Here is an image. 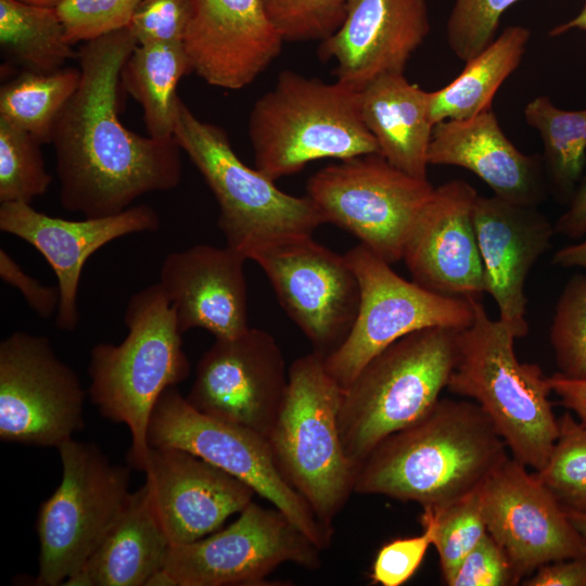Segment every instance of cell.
Wrapping results in <instances>:
<instances>
[{
  "instance_id": "cell-2",
  "label": "cell",
  "mask_w": 586,
  "mask_h": 586,
  "mask_svg": "<svg viewBox=\"0 0 586 586\" xmlns=\"http://www.w3.org/2000/svg\"><path fill=\"white\" fill-rule=\"evenodd\" d=\"M507 451L476 403L441 397L424 417L367 456L357 468L354 492L441 511L479 489Z\"/></svg>"
},
{
  "instance_id": "cell-24",
  "label": "cell",
  "mask_w": 586,
  "mask_h": 586,
  "mask_svg": "<svg viewBox=\"0 0 586 586\" xmlns=\"http://www.w3.org/2000/svg\"><path fill=\"white\" fill-rule=\"evenodd\" d=\"M246 258L226 245L198 244L168 254L158 284L181 333L205 329L215 339L233 337L247 324Z\"/></svg>"
},
{
  "instance_id": "cell-33",
  "label": "cell",
  "mask_w": 586,
  "mask_h": 586,
  "mask_svg": "<svg viewBox=\"0 0 586 586\" xmlns=\"http://www.w3.org/2000/svg\"><path fill=\"white\" fill-rule=\"evenodd\" d=\"M41 143L29 132L0 116V203L31 201L52 182Z\"/></svg>"
},
{
  "instance_id": "cell-22",
  "label": "cell",
  "mask_w": 586,
  "mask_h": 586,
  "mask_svg": "<svg viewBox=\"0 0 586 586\" xmlns=\"http://www.w3.org/2000/svg\"><path fill=\"white\" fill-rule=\"evenodd\" d=\"M473 221L483 265L484 293L496 302L498 319L517 339L524 337L528 332L525 282L533 266L550 247L555 227L536 206L497 195H477Z\"/></svg>"
},
{
  "instance_id": "cell-31",
  "label": "cell",
  "mask_w": 586,
  "mask_h": 586,
  "mask_svg": "<svg viewBox=\"0 0 586 586\" xmlns=\"http://www.w3.org/2000/svg\"><path fill=\"white\" fill-rule=\"evenodd\" d=\"M81 73L62 67L51 73L23 69L0 89V116L29 132L41 144L51 143L54 126L76 92Z\"/></svg>"
},
{
  "instance_id": "cell-42",
  "label": "cell",
  "mask_w": 586,
  "mask_h": 586,
  "mask_svg": "<svg viewBox=\"0 0 586 586\" xmlns=\"http://www.w3.org/2000/svg\"><path fill=\"white\" fill-rule=\"evenodd\" d=\"M513 568L497 542L486 536L466 556L448 586H512Z\"/></svg>"
},
{
  "instance_id": "cell-45",
  "label": "cell",
  "mask_w": 586,
  "mask_h": 586,
  "mask_svg": "<svg viewBox=\"0 0 586 586\" xmlns=\"http://www.w3.org/2000/svg\"><path fill=\"white\" fill-rule=\"evenodd\" d=\"M553 227L556 233L573 240L586 235V176L578 182L569 207Z\"/></svg>"
},
{
  "instance_id": "cell-13",
  "label": "cell",
  "mask_w": 586,
  "mask_h": 586,
  "mask_svg": "<svg viewBox=\"0 0 586 586\" xmlns=\"http://www.w3.org/2000/svg\"><path fill=\"white\" fill-rule=\"evenodd\" d=\"M88 392L50 340L15 331L0 343V440L58 448L85 426Z\"/></svg>"
},
{
  "instance_id": "cell-39",
  "label": "cell",
  "mask_w": 586,
  "mask_h": 586,
  "mask_svg": "<svg viewBox=\"0 0 586 586\" xmlns=\"http://www.w3.org/2000/svg\"><path fill=\"white\" fill-rule=\"evenodd\" d=\"M141 0H62L55 5L73 46L127 27Z\"/></svg>"
},
{
  "instance_id": "cell-9",
  "label": "cell",
  "mask_w": 586,
  "mask_h": 586,
  "mask_svg": "<svg viewBox=\"0 0 586 586\" xmlns=\"http://www.w3.org/2000/svg\"><path fill=\"white\" fill-rule=\"evenodd\" d=\"M62 480L38 510L39 586L63 585L79 572L130 495V468L112 463L92 442H63Z\"/></svg>"
},
{
  "instance_id": "cell-19",
  "label": "cell",
  "mask_w": 586,
  "mask_h": 586,
  "mask_svg": "<svg viewBox=\"0 0 586 586\" xmlns=\"http://www.w3.org/2000/svg\"><path fill=\"white\" fill-rule=\"evenodd\" d=\"M142 471L153 511L170 546L216 532L256 494L243 481L181 448L150 447Z\"/></svg>"
},
{
  "instance_id": "cell-23",
  "label": "cell",
  "mask_w": 586,
  "mask_h": 586,
  "mask_svg": "<svg viewBox=\"0 0 586 586\" xmlns=\"http://www.w3.org/2000/svg\"><path fill=\"white\" fill-rule=\"evenodd\" d=\"M430 33L425 0H351L340 28L319 44L336 80L360 91L385 74H404Z\"/></svg>"
},
{
  "instance_id": "cell-44",
  "label": "cell",
  "mask_w": 586,
  "mask_h": 586,
  "mask_svg": "<svg viewBox=\"0 0 586 586\" xmlns=\"http://www.w3.org/2000/svg\"><path fill=\"white\" fill-rule=\"evenodd\" d=\"M524 586H586V555L561 559L538 568L521 583Z\"/></svg>"
},
{
  "instance_id": "cell-48",
  "label": "cell",
  "mask_w": 586,
  "mask_h": 586,
  "mask_svg": "<svg viewBox=\"0 0 586 586\" xmlns=\"http://www.w3.org/2000/svg\"><path fill=\"white\" fill-rule=\"evenodd\" d=\"M572 29H581V30L586 31V1L583 9L579 11V13L575 17L551 28L549 30V36L555 37V36L563 35Z\"/></svg>"
},
{
  "instance_id": "cell-10",
  "label": "cell",
  "mask_w": 586,
  "mask_h": 586,
  "mask_svg": "<svg viewBox=\"0 0 586 586\" xmlns=\"http://www.w3.org/2000/svg\"><path fill=\"white\" fill-rule=\"evenodd\" d=\"M344 256L359 283V308L344 342L324 357L328 373L342 390L397 340L426 328L461 331L472 323L471 298L444 295L405 280L361 243Z\"/></svg>"
},
{
  "instance_id": "cell-1",
  "label": "cell",
  "mask_w": 586,
  "mask_h": 586,
  "mask_svg": "<svg viewBox=\"0 0 586 586\" xmlns=\"http://www.w3.org/2000/svg\"><path fill=\"white\" fill-rule=\"evenodd\" d=\"M138 46L127 27L84 42L80 82L53 130L60 202L86 218L116 215L146 193L181 181V149L127 129L118 117L124 63Z\"/></svg>"
},
{
  "instance_id": "cell-49",
  "label": "cell",
  "mask_w": 586,
  "mask_h": 586,
  "mask_svg": "<svg viewBox=\"0 0 586 586\" xmlns=\"http://www.w3.org/2000/svg\"><path fill=\"white\" fill-rule=\"evenodd\" d=\"M145 586H177V583L173 575L162 568L148 579Z\"/></svg>"
},
{
  "instance_id": "cell-50",
  "label": "cell",
  "mask_w": 586,
  "mask_h": 586,
  "mask_svg": "<svg viewBox=\"0 0 586 586\" xmlns=\"http://www.w3.org/2000/svg\"><path fill=\"white\" fill-rule=\"evenodd\" d=\"M566 513H568V517H569L571 523L576 528V531L586 540V512L566 510Z\"/></svg>"
},
{
  "instance_id": "cell-11",
  "label": "cell",
  "mask_w": 586,
  "mask_h": 586,
  "mask_svg": "<svg viewBox=\"0 0 586 586\" xmlns=\"http://www.w3.org/2000/svg\"><path fill=\"white\" fill-rule=\"evenodd\" d=\"M148 443L150 447H176L199 456L250 485L320 550L331 544L333 530L320 523L284 480L268 440L199 411L176 386L166 388L158 397L149 421Z\"/></svg>"
},
{
  "instance_id": "cell-15",
  "label": "cell",
  "mask_w": 586,
  "mask_h": 586,
  "mask_svg": "<svg viewBox=\"0 0 586 586\" xmlns=\"http://www.w3.org/2000/svg\"><path fill=\"white\" fill-rule=\"evenodd\" d=\"M252 260L315 352L326 357L344 342L360 302L359 283L345 256L309 235L269 246Z\"/></svg>"
},
{
  "instance_id": "cell-40",
  "label": "cell",
  "mask_w": 586,
  "mask_h": 586,
  "mask_svg": "<svg viewBox=\"0 0 586 586\" xmlns=\"http://www.w3.org/2000/svg\"><path fill=\"white\" fill-rule=\"evenodd\" d=\"M191 14V0H141L127 28L138 44L182 42Z\"/></svg>"
},
{
  "instance_id": "cell-43",
  "label": "cell",
  "mask_w": 586,
  "mask_h": 586,
  "mask_svg": "<svg viewBox=\"0 0 586 586\" xmlns=\"http://www.w3.org/2000/svg\"><path fill=\"white\" fill-rule=\"evenodd\" d=\"M0 278L8 285L20 291L29 307L41 318L56 315L60 304L58 286L43 285L29 276L17 262L0 249Z\"/></svg>"
},
{
  "instance_id": "cell-12",
  "label": "cell",
  "mask_w": 586,
  "mask_h": 586,
  "mask_svg": "<svg viewBox=\"0 0 586 586\" xmlns=\"http://www.w3.org/2000/svg\"><path fill=\"white\" fill-rule=\"evenodd\" d=\"M306 191L324 222L349 231L394 264L403 259L409 231L434 187L373 153L321 168L308 179Z\"/></svg>"
},
{
  "instance_id": "cell-3",
  "label": "cell",
  "mask_w": 586,
  "mask_h": 586,
  "mask_svg": "<svg viewBox=\"0 0 586 586\" xmlns=\"http://www.w3.org/2000/svg\"><path fill=\"white\" fill-rule=\"evenodd\" d=\"M126 337L99 343L90 352L87 390L106 419L128 426V462L143 470L150 446L148 428L161 394L183 382L190 362L182 348L173 307L158 283L135 293L125 309Z\"/></svg>"
},
{
  "instance_id": "cell-29",
  "label": "cell",
  "mask_w": 586,
  "mask_h": 586,
  "mask_svg": "<svg viewBox=\"0 0 586 586\" xmlns=\"http://www.w3.org/2000/svg\"><path fill=\"white\" fill-rule=\"evenodd\" d=\"M192 72L182 42L138 44L120 71L125 90L141 105L148 135L174 138V116L180 79Z\"/></svg>"
},
{
  "instance_id": "cell-37",
  "label": "cell",
  "mask_w": 586,
  "mask_h": 586,
  "mask_svg": "<svg viewBox=\"0 0 586 586\" xmlns=\"http://www.w3.org/2000/svg\"><path fill=\"white\" fill-rule=\"evenodd\" d=\"M283 41H322L343 24L351 0H262Z\"/></svg>"
},
{
  "instance_id": "cell-18",
  "label": "cell",
  "mask_w": 586,
  "mask_h": 586,
  "mask_svg": "<svg viewBox=\"0 0 586 586\" xmlns=\"http://www.w3.org/2000/svg\"><path fill=\"white\" fill-rule=\"evenodd\" d=\"M160 216L150 205H132L112 216L68 220L35 209L30 203L0 205V230L35 247L53 269L60 292L55 326L72 332L77 328L78 286L87 259L105 244L124 235L153 232Z\"/></svg>"
},
{
  "instance_id": "cell-20",
  "label": "cell",
  "mask_w": 586,
  "mask_h": 586,
  "mask_svg": "<svg viewBox=\"0 0 586 586\" xmlns=\"http://www.w3.org/2000/svg\"><path fill=\"white\" fill-rule=\"evenodd\" d=\"M477 195L460 179L434 188L404 246L412 281L444 295L481 300L484 276L473 221Z\"/></svg>"
},
{
  "instance_id": "cell-6",
  "label": "cell",
  "mask_w": 586,
  "mask_h": 586,
  "mask_svg": "<svg viewBox=\"0 0 586 586\" xmlns=\"http://www.w3.org/2000/svg\"><path fill=\"white\" fill-rule=\"evenodd\" d=\"M458 332L433 327L397 340L342 391L339 430L356 471L384 438L420 420L441 398L455 367Z\"/></svg>"
},
{
  "instance_id": "cell-51",
  "label": "cell",
  "mask_w": 586,
  "mask_h": 586,
  "mask_svg": "<svg viewBox=\"0 0 586 586\" xmlns=\"http://www.w3.org/2000/svg\"><path fill=\"white\" fill-rule=\"evenodd\" d=\"M23 1L28 2V3L38 4V5L55 7L62 0H23Z\"/></svg>"
},
{
  "instance_id": "cell-32",
  "label": "cell",
  "mask_w": 586,
  "mask_h": 586,
  "mask_svg": "<svg viewBox=\"0 0 586 586\" xmlns=\"http://www.w3.org/2000/svg\"><path fill=\"white\" fill-rule=\"evenodd\" d=\"M524 118L539 132L553 189L564 201L571 200L586 162V110H562L539 95L526 104Z\"/></svg>"
},
{
  "instance_id": "cell-21",
  "label": "cell",
  "mask_w": 586,
  "mask_h": 586,
  "mask_svg": "<svg viewBox=\"0 0 586 586\" xmlns=\"http://www.w3.org/2000/svg\"><path fill=\"white\" fill-rule=\"evenodd\" d=\"M182 46L192 72L208 85L238 90L279 55L283 39L262 0H191Z\"/></svg>"
},
{
  "instance_id": "cell-14",
  "label": "cell",
  "mask_w": 586,
  "mask_h": 586,
  "mask_svg": "<svg viewBox=\"0 0 586 586\" xmlns=\"http://www.w3.org/2000/svg\"><path fill=\"white\" fill-rule=\"evenodd\" d=\"M320 551L279 509L252 501L226 528L171 545L164 569L177 586H259L288 562L318 569Z\"/></svg>"
},
{
  "instance_id": "cell-25",
  "label": "cell",
  "mask_w": 586,
  "mask_h": 586,
  "mask_svg": "<svg viewBox=\"0 0 586 586\" xmlns=\"http://www.w3.org/2000/svg\"><path fill=\"white\" fill-rule=\"evenodd\" d=\"M428 163L464 168L483 180L494 195L517 204L537 206L545 199L540 157L518 150L492 110L435 124Z\"/></svg>"
},
{
  "instance_id": "cell-41",
  "label": "cell",
  "mask_w": 586,
  "mask_h": 586,
  "mask_svg": "<svg viewBox=\"0 0 586 586\" xmlns=\"http://www.w3.org/2000/svg\"><path fill=\"white\" fill-rule=\"evenodd\" d=\"M421 525L420 535L392 539L379 549L370 573L373 584L400 586L413 576L433 542L431 526Z\"/></svg>"
},
{
  "instance_id": "cell-28",
  "label": "cell",
  "mask_w": 586,
  "mask_h": 586,
  "mask_svg": "<svg viewBox=\"0 0 586 586\" xmlns=\"http://www.w3.org/2000/svg\"><path fill=\"white\" fill-rule=\"evenodd\" d=\"M531 30L506 27L484 50L466 62L463 71L448 85L429 91L433 124L459 120L492 110L493 99L504 81L519 67Z\"/></svg>"
},
{
  "instance_id": "cell-38",
  "label": "cell",
  "mask_w": 586,
  "mask_h": 586,
  "mask_svg": "<svg viewBox=\"0 0 586 586\" xmlns=\"http://www.w3.org/2000/svg\"><path fill=\"white\" fill-rule=\"evenodd\" d=\"M518 1L455 0L446 24L450 50L463 62L474 58L496 38L500 17Z\"/></svg>"
},
{
  "instance_id": "cell-5",
  "label": "cell",
  "mask_w": 586,
  "mask_h": 586,
  "mask_svg": "<svg viewBox=\"0 0 586 586\" xmlns=\"http://www.w3.org/2000/svg\"><path fill=\"white\" fill-rule=\"evenodd\" d=\"M249 137L255 168L273 181L317 160L380 154L361 116L360 91L292 71L254 103Z\"/></svg>"
},
{
  "instance_id": "cell-17",
  "label": "cell",
  "mask_w": 586,
  "mask_h": 586,
  "mask_svg": "<svg viewBox=\"0 0 586 586\" xmlns=\"http://www.w3.org/2000/svg\"><path fill=\"white\" fill-rule=\"evenodd\" d=\"M488 534L520 582L542 565L586 555V540L566 510L527 467L508 457L480 488Z\"/></svg>"
},
{
  "instance_id": "cell-27",
  "label": "cell",
  "mask_w": 586,
  "mask_h": 586,
  "mask_svg": "<svg viewBox=\"0 0 586 586\" xmlns=\"http://www.w3.org/2000/svg\"><path fill=\"white\" fill-rule=\"evenodd\" d=\"M169 547L144 484L130 493L84 568L63 585L145 586L148 579L164 568Z\"/></svg>"
},
{
  "instance_id": "cell-16",
  "label": "cell",
  "mask_w": 586,
  "mask_h": 586,
  "mask_svg": "<svg viewBox=\"0 0 586 586\" xmlns=\"http://www.w3.org/2000/svg\"><path fill=\"white\" fill-rule=\"evenodd\" d=\"M289 382V369L276 339L249 328L215 339L200 358L187 396L199 411L270 436Z\"/></svg>"
},
{
  "instance_id": "cell-36",
  "label": "cell",
  "mask_w": 586,
  "mask_h": 586,
  "mask_svg": "<svg viewBox=\"0 0 586 586\" xmlns=\"http://www.w3.org/2000/svg\"><path fill=\"white\" fill-rule=\"evenodd\" d=\"M550 344L559 373L586 379V275L577 273L565 283L555 308Z\"/></svg>"
},
{
  "instance_id": "cell-7",
  "label": "cell",
  "mask_w": 586,
  "mask_h": 586,
  "mask_svg": "<svg viewBox=\"0 0 586 586\" xmlns=\"http://www.w3.org/2000/svg\"><path fill=\"white\" fill-rule=\"evenodd\" d=\"M174 138L203 176L219 206L227 246L246 259L278 243L313 235L324 219L307 196L281 191L233 151L227 132L198 118L178 97Z\"/></svg>"
},
{
  "instance_id": "cell-8",
  "label": "cell",
  "mask_w": 586,
  "mask_h": 586,
  "mask_svg": "<svg viewBox=\"0 0 586 586\" xmlns=\"http://www.w3.org/2000/svg\"><path fill=\"white\" fill-rule=\"evenodd\" d=\"M342 391L328 373L322 354L313 351L296 358L268 437L284 480L331 530L355 493L356 468L344 453L339 430Z\"/></svg>"
},
{
  "instance_id": "cell-4",
  "label": "cell",
  "mask_w": 586,
  "mask_h": 586,
  "mask_svg": "<svg viewBox=\"0 0 586 586\" xmlns=\"http://www.w3.org/2000/svg\"><path fill=\"white\" fill-rule=\"evenodd\" d=\"M472 323L457 333V357L447 383L486 413L511 457L539 471L559 434L549 400L551 386L536 364L521 362L513 332L471 298Z\"/></svg>"
},
{
  "instance_id": "cell-26",
  "label": "cell",
  "mask_w": 586,
  "mask_h": 586,
  "mask_svg": "<svg viewBox=\"0 0 586 586\" xmlns=\"http://www.w3.org/2000/svg\"><path fill=\"white\" fill-rule=\"evenodd\" d=\"M360 112L380 154L393 166L428 179V150L434 124L429 91L404 74H385L360 90Z\"/></svg>"
},
{
  "instance_id": "cell-34",
  "label": "cell",
  "mask_w": 586,
  "mask_h": 586,
  "mask_svg": "<svg viewBox=\"0 0 586 586\" xmlns=\"http://www.w3.org/2000/svg\"><path fill=\"white\" fill-rule=\"evenodd\" d=\"M559 434L536 476L569 511L586 512V425L565 412Z\"/></svg>"
},
{
  "instance_id": "cell-47",
  "label": "cell",
  "mask_w": 586,
  "mask_h": 586,
  "mask_svg": "<svg viewBox=\"0 0 586 586\" xmlns=\"http://www.w3.org/2000/svg\"><path fill=\"white\" fill-rule=\"evenodd\" d=\"M552 264L561 268H586V239L559 249Z\"/></svg>"
},
{
  "instance_id": "cell-46",
  "label": "cell",
  "mask_w": 586,
  "mask_h": 586,
  "mask_svg": "<svg viewBox=\"0 0 586 586\" xmlns=\"http://www.w3.org/2000/svg\"><path fill=\"white\" fill-rule=\"evenodd\" d=\"M549 383L562 405L572 410L586 425V379H571L557 372L549 377Z\"/></svg>"
},
{
  "instance_id": "cell-35",
  "label": "cell",
  "mask_w": 586,
  "mask_h": 586,
  "mask_svg": "<svg viewBox=\"0 0 586 586\" xmlns=\"http://www.w3.org/2000/svg\"><path fill=\"white\" fill-rule=\"evenodd\" d=\"M481 488V487H480ZM480 488L441 511L423 510L420 522L433 532L443 581L451 582L466 556L486 536Z\"/></svg>"
},
{
  "instance_id": "cell-30",
  "label": "cell",
  "mask_w": 586,
  "mask_h": 586,
  "mask_svg": "<svg viewBox=\"0 0 586 586\" xmlns=\"http://www.w3.org/2000/svg\"><path fill=\"white\" fill-rule=\"evenodd\" d=\"M0 44L23 69L51 73L77 58L55 7L0 0Z\"/></svg>"
}]
</instances>
